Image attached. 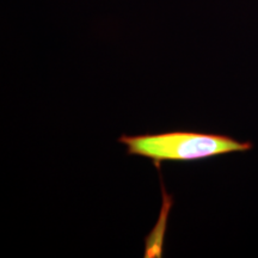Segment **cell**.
Returning <instances> with one entry per match:
<instances>
[{
	"label": "cell",
	"instance_id": "6da1fadb",
	"mask_svg": "<svg viewBox=\"0 0 258 258\" xmlns=\"http://www.w3.org/2000/svg\"><path fill=\"white\" fill-rule=\"evenodd\" d=\"M118 143L127 147L129 156L151 159L157 167L161 161H195L233 152L252 150L250 141L199 132L175 131L159 134L121 135Z\"/></svg>",
	"mask_w": 258,
	"mask_h": 258
}]
</instances>
